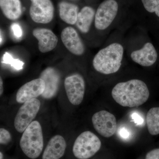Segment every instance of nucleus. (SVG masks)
Here are the masks:
<instances>
[{
    "label": "nucleus",
    "instance_id": "1",
    "mask_svg": "<svg viewBox=\"0 0 159 159\" xmlns=\"http://www.w3.org/2000/svg\"><path fill=\"white\" fill-rule=\"evenodd\" d=\"M148 87L144 81L133 79L120 82L112 90V97L122 106L133 107L144 104L149 97Z\"/></svg>",
    "mask_w": 159,
    "mask_h": 159
},
{
    "label": "nucleus",
    "instance_id": "2",
    "mask_svg": "<svg viewBox=\"0 0 159 159\" xmlns=\"http://www.w3.org/2000/svg\"><path fill=\"white\" fill-rule=\"evenodd\" d=\"M124 49L118 43H113L101 49L94 56L93 61L94 68L103 74H110L119 70L123 58Z\"/></svg>",
    "mask_w": 159,
    "mask_h": 159
},
{
    "label": "nucleus",
    "instance_id": "3",
    "mask_svg": "<svg viewBox=\"0 0 159 159\" xmlns=\"http://www.w3.org/2000/svg\"><path fill=\"white\" fill-rule=\"evenodd\" d=\"M20 146L23 153L31 159H35L42 152L44 146L42 129L38 121H33L24 131Z\"/></svg>",
    "mask_w": 159,
    "mask_h": 159
},
{
    "label": "nucleus",
    "instance_id": "4",
    "mask_svg": "<svg viewBox=\"0 0 159 159\" xmlns=\"http://www.w3.org/2000/svg\"><path fill=\"white\" fill-rule=\"evenodd\" d=\"M101 142L99 138L89 131L80 134L74 142L73 152L78 159H89L95 155L100 149Z\"/></svg>",
    "mask_w": 159,
    "mask_h": 159
},
{
    "label": "nucleus",
    "instance_id": "5",
    "mask_svg": "<svg viewBox=\"0 0 159 159\" xmlns=\"http://www.w3.org/2000/svg\"><path fill=\"white\" fill-rule=\"evenodd\" d=\"M40 106V101L37 98L30 99L23 103L14 119V127L17 132L20 133L24 132L37 116Z\"/></svg>",
    "mask_w": 159,
    "mask_h": 159
},
{
    "label": "nucleus",
    "instance_id": "6",
    "mask_svg": "<svg viewBox=\"0 0 159 159\" xmlns=\"http://www.w3.org/2000/svg\"><path fill=\"white\" fill-rule=\"evenodd\" d=\"M119 6L115 0H105L98 7L95 16V26L99 30L107 29L118 13Z\"/></svg>",
    "mask_w": 159,
    "mask_h": 159
},
{
    "label": "nucleus",
    "instance_id": "7",
    "mask_svg": "<svg viewBox=\"0 0 159 159\" xmlns=\"http://www.w3.org/2000/svg\"><path fill=\"white\" fill-rule=\"evenodd\" d=\"M64 87L70 102L74 105L80 104L83 100L85 90V81L82 76L75 74L66 77Z\"/></svg>",
    "mask_w": 159,
    "mask_h": 159
},
{
    "label": "nucleus",
    "instance_id": "8",
    "mask_svg": "<svg viewBox=\"0 0 159 159\" xmlns=\"http://www.w3.org/2000/svg\"><path fill=\"white\" fill-rule=\"evenodd\" d=\"M29 14L35 23L47 24L51 22L54 16V5L51 0H30Z\"/></svg>",
    "mask_w": 159,
    "mask_h": 159
},
{
    "label": "nucleus",
    "instance_id": "9",
    "mask_svg": "<svg viewBox=\"0 0 159 159\" xmlns=\"http://www.w3.org/2000/svg\"><path fill=\"white\" fill-rule=\"evenodd\" d=\"M92 122L95 130L105 138L112 136L117 129V122L114 115L106 111L102 110L94 114Z\"/></svg>",
    "mask_w": 159,
    "mask_h": 159
},
{
    "label": "nucleus",
    "instance_id": "10",
    "mask_svg": "<svg viewBox=\"0 0 159 159\" xmlns=\"http://www.w3.org/2000/svg\"><path fill=\"white\" fill-rule=\"evenodd\" d=\"M45 84L41 78L33 80L22 86L16 95L18 103H24L30 99L36 98L42 95L45 90Z\"/></svg>",
    "mask_w": 159,
    "mask_h": 159
},
{
    "label": "nucleus",
    "instance_id": "11",
    "mask_svg": "<svg viewBox=\"0 0 159 159\" xmlns=\"http://www.w3.org/2000/svg\"><path fill=\"white\" fill-rule=\"evenodd\" d=\"M61 38L66 48L72 54L80 56L84 53V44L76 29L73 27H66L63 29Z\"/></svg>",
    "mask_w": 159,
    "mask_h": 159
},
{
    "label": "nucleus",
    "instance_id": "12",
    "mask_svg": "<svg viewBox=\"0 0 159 159\" xmlns=\"http://www.w3.org/2000/svg\"><path fill=\"white\" fill-rule=\"evenodd\" d=\"M40 78L44 80L45 88L42 95L45 99H50L56 96L59 89L60 75L59 72L51 67H49L42 71Z\"/></svg>",
    "mask_w": 159,
    "mask_h": 159
},
{
    "label": "nucleus",
    "instance_id": "13",
    "mask_svg": "<svg viewBox=\"0 0 159 159\" xmlns=\"http://www.w3.org/2000/svg\"><path fill=\"white\" fill-rule=\"evenodd\" d=\"M32 34L38 41V49L41 53L50 52L57 45L58 38L50 29L36 28L33 30Z\"/></svg>",
    "mask_w": 159,
    "mask_h": 159
},
{
    "label": "nucleus",
    "instance_id": "14",
    "mask_svg": "<svg viewBox=\"0 0 159 159\" xmlns=\"http://www.w3.org/2000/svg\"><path fill=\"white\" fill-rule=\"evenodd\" d=\"M132 60L144 67L153 65L157 59V53L153 45L147 43L140 50L133 51L130 55Z\"/></svg>",
    "mask_w": 159,
    "mask_h": 159
},
{
    "label": "nucleus",
    "instance_id": "15",
    "mask_svg": "<svg viewBox=\"0 0 159 159\" xmlns=\"http://www.w3.org/2000/svg\"><path fill=\"white\" fill-rule=\"evenodd\" d=\"M66 148V142L60 135H56L49 140L42 155V159H60Z\"/></svg>",
    "mask_w": 159,
    "mask_h": 159
},
{
    "label": "nucleus",
    "instance_id": "16",
    "mask_svg": "<svg viewBox=\"0 0 159 159\" xmlns=\"http://www.w3.org/2000/svg\"><path fill=\"white\" fill-rule=\"evenodd\" d=\"M0 7L5 17L11 20L18 19L22 14L20 0H0Z\"/></svg>",
    "mask_w": 159,
    "mask_h": 159
},
{
    "label": "nucleus",
    "instance_id": "17",
    "mask_svg": "<svg viewBox=\"0 0 159 159\" xmlns=\"http://www.w3.org/2000/svg\"><path fill=\"white\" fill-rule=\"evenodd\" d=\"M95 10L90 6H84L77 16L76 25L80 32L86 34L89 31L92 23L95 18Z\"/></svg>",
    "mask_w": 159,
    "mask_h": 159
},
{
    "label": "nucleus",
    "instance_id": "18",
    "mask_svg": "<svg viewBox=\"0 0 159 159\" xmlns=\"http://www.w3.org/2000/svg\"><path fill=\"white\" fill-rule=\"evenodd\" d=\"M59 15L63 21L70 25H74L77 22L79 8L73 3L62 1L58 4Z\"/></svg>",
    "mask_w": 159,
    "mask_h": 159
},
{
    "label": "nucleus",
    "instance_id": "19",
    "mask_svg": "<svg viewBox=\"0 0 159 159\" xmlns=\"http://www.w3.org/2000/svg\"><path fill=\"white\" fill-rule=\"evenodd\" d=\"M147 128L150 134L157 135L159 134V107L151 108L146 117Z\"/></svg>",
    "mask_w": 159,
    "mask_h": 159
},
{
    "label": "nucleus",
    "instance_id": "20",
    "mask_svg": "<svg viewBox=\"0 0 159 159\" xmlns=\"http://www.w3.org/2000/svg\"><path fill=\"white\" fill-rule=\"evenodd\" d=\"M142 2L146 11L155 12L159 17V0H142Z\"/></svg>",
    "mask_w": 159,
    "mask_h": 159
},
{
    "label": "nucleus",
    "instance_id": "21",
    "mask_svg": "<svg viewBox=\"0 0 159 159\" xmlns=\"http://www.w3.org/2000/svg\"><path fill=\"white\" fill-rule=\"evenodd\" d=\"M3 61L5 63L10 64L15 68L17 70L22 69L24 63L20 61L19 59H15L11 55L7 52L4 54L3 57Z\"/></svg>",
    "mask_w": 159,
    "mask_h": 159
},
{
    "label": "nucleus",
    "instance_id": "22",
    "mask_svg": "<svg viewBox=\"0 0 159 159\" xmlns=\"http://www.w3.org/2000/svg\"><path fill=\"white\" fill-rule=\"evenodd\" d=\"M11 135L9 131L3 128L0 129V143L1 145H7L11 141Z\"/></svg>",
    "mask_w": 159,
    "mask_h": 159
},
{
    "label": "nucleus",
    "instance_id": "23",
    "mask_svg": "<svg viewBox=\"0 0 159 159\" xmlns=\"http://www.w3.org/2000/svg\"><path fill=\"white\" fill-rule=\"evenodd\" d=\"M11 29L13 31V34L16 37H20L23 34L21 28L19 25L16 23H14L11 25Z\"/></svg>",
    "mask_w": 159,
    "mask_h": 159
},
{
    "label": "nucleus",
    "instance_id": "24",
    "mask_svg": "<svg viewBox=\"0 0 159 159\" xmlns=\"http://www.w3.org/2000/svg\"><path fill=\"white\" fill-rule=\"evenodd\" d=\"M145 159H159V148L149 152L146 154Z\"/></svg>",
    "mask_w": 159,
    "mask_h": 159
},
{
    "label": "nucleus",
    "instance_id": "25",
    "mask_svg": "<svg viewBox=\"0 0 159 159\" xmlns=\"http://www.w3.org/2000/svg\"><path fill=\"white\" fill-rule=\"evenodd\" d=\"M132 118L134 119V122L137 123V124H142L143 123V122H144L143 119L138 114H133L132 116Z\"/></svg>",
    "mask_w": 159,
    "mask_h": 159
},
{
    "label": "nucleus",
    "instance_id": "26",
    "mask_svg": "<svg viewBox=\"0 0 159 159\" xmlns=\"http://www.w3.org/2000/svg\"><path fill=\"white\" fill-rule=\"evenodd\" d=\"M119 134H120V136L123 139H127L129 137V133L128 132V131L124 128H122V129H121L119 132Z\"/></svg>",
    "mask_w": 159,
    "mask_h": 159
},
{
    "label": "nucleus",
    "instance_id": "27",
    "mask_svg": "<svg viewBox=\"0 0 159 159\" xmlns=\"http://www.w3.org/2000/svg\"><path fill=\"white\" fill-rule=\"evenodd\" d=\"M3 82L2 79V77H0V95L2 96V94H3Z\"/></svg>",
    "mask_w": 159,
    "mask_h": 159
},
{
    "label": "nucleus",
    "instance_id": "28",
    "mask_svg": "<svg viewBox=\"0 0 159 159\" xmlns=\"http://www.w3.org/2000/svg\"><path fill=\"white\" fill-rule=\"evenodd\" d=\"M3 154L2 152H0V159H3Z\"/></svg>",
    "mask_w": 159,
    "mask_h": 159
}]
</instances>
